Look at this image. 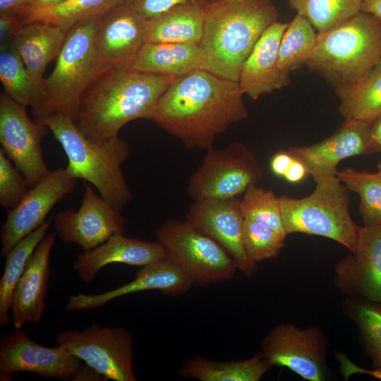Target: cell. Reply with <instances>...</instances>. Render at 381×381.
<instances>
[{"label": "cell", "mask_w": 381, "mask_h": 381, "mask_svg": "<svg viewBox=\"0 0 381 381\" xmlns=\"http://www.w3.org/2000/svg\"><path fill=\"white\" fill-rule=\"evenodd\" d=\"M377 174L381 177V162L378 164Z\"/></svg>", "instance_id": "c3c4849f"}, {"label": "cell", "mask_w": 381, "mask_h": 381, "mask_svg": "<svg viewBox=\"0 0 381 381\" xmlns=\"http://www.w3.org/2000/svg\"><path fill=\"white\" fill-rule=\"evenodd\" d=\"M294 159L289 151L275 153L270 160L272 171L277 176L284 177Z\"/></svg>", "instance_id": "60d3db41"}, {"label": "cell", "mask_w": 381, "mask_h": 381, "mask_svg": "<svg viewBox=\"0 0 381 381\" xmlns=\"http://www.w3.org/2000/svg\"><path fill=\"white\" fill-rule=\"evenodd\" d=\"M336 176L359 195V214L364 225L381 224V177L377 173L347 168Z\"/></svg>", "instance_id": "836d02e7"}, {"label": "cell", "mask_w": 381, "mask_h": 381, "mask_svg": "<svg viewBox=\"0 0 381 381\" xmlns=\"http://www.w3.org/2000/svg\"><path fill=\"white\" fill-rule=\"evenodd\" d=\"M208 2H212V1H217V0H207Z\"/></svg>", "instance_id": "681fc988"}, {"label": "cell", "mask_w": 381, "mask_h": 381, "mask_svg": "<svg viewBox=\"0 0 381 381\" xmlns=\"http://www.w3.org/2000/svg\"><path fill=\"white\" fill-rule=\"evenodd\" d=\"M243 96L238 82L197 69L174 79L152 120L187 149L207 150L218 135L248 117Z\"/></svg>", "instance_id": "6da1fadb"}, {"label": "cell", "mask_w": 381, "mask_h": 381, "mask_svg": "<svg viewBox=\"0 0 381 381\" xmlns=\"http://www.w3.org/2000/svg\"><path fill=\"white\" fill-rule=\"evenodd\" d=\"M240 200V208L244 219L267 226L287 236L282 222L279 197L272 190L250 185Z\"/></svg>", "instance_id": "d590c367"}, {"label": "cell", "mask_w": 381, "mask_h": 381, "mask_svg": "<svg viewBox=\"0 0 381 381\" xmlns=\"http://www.w3.org/2000/svg\"><path fill=\"white\" fill-rule=\"evenodd\" d=\"M242 238L248 257L257 263L277 256L284 246L286 236L267 226L244 219Z\"/></svg>", "instance_id": "8d00e7d4"}, {"label": "cell", "mask_w": 381, "mask_h": 381, "mask_svg": "<svg viewBox=\"0 0 381 381\" xmlns=\"http://www.w3.org/2000/svg\"><path fill=\"white\" fill-rule=\"evenodd\" d=\"M102 17L81 20L67 32L52 73L44 79L35 119L63 114L73 120L83 93L92 81L94 44Z\"/></svg>", "instance_id": "8992f818"}, {"label": "cell", "mask_w": 381, "mask_h": 381, "mask_svg": "<svg viewBox=\"0 0 381 381\" xmlns=\"http://www.w3.org/2000/svg\"><path fill=\"white\" fill-rule=\"evenodd\" d=\"M380 60V19L361 11L337 27L318 33L306 65L337 89L361 80Z\"/></svg>", "instance_id": "5b68a950"}, {"label": "cell", "mask_w": 381, "mask_h": 381, "mask_svg": "<svg viewBox=\"0 0 381 381\" xmlns=\"http://www.w3.org/2000/svg\"><path fill=\"white\" fill-rule=\"evenodd\" d=\"M261 345V352L272 366L288 368L310 381L326 378L327 341L320 328L301 329L280 323L265 335Z\"/></svg>", "instance_id": "7c38bea8"}, {"label": "cell", "mask_w": 381, "mask_h": 381, "mask_svg": "<svg viewBox=\"0 0 381 381\" xmlns=\"http://www.w3.org/2000/svg\"><path fill=\"white\" fill-rule=\"evenodd\" d=\"M66 32L40 22L26 23L11 42L34 81L42 87L47 65L57 57Z\"/></svg>", "instance_id": "d4e9b609"}, {"label": "cell", "mask_w": 381, "mask_h": 381, "mask_svg": "<svg viewBox=\"0 0 381 381\" xmlns=\"http://www.w3.org/2000/svg\"><path fill=\"white\" fill-rule=\"evenodd\" d=\"M361 11L381 19V0H363Z\"/></svg>", "instance_id": "bcb514c9"}, {"label": "cell", "mask_w": 381, "mask_h": 381, "mask_svg": "<svg viewBox=\"0 0 381 381\" xmlns=\"http://www.w3.org/2000/svg\"><path fill=\"white\" fill-rule=\"evenodd\" d=\"M128 67L136 71L177 77L197 69L205 70L198 44L145 42Z\"/></svg>", "instance_id": "cb8c5ba5"}, {"label": "cell", "mask_w": 381, "mask_h": 381, "mask_svg": "<svg viewBox=\"0 0 381 381\" xmlns=\"http://www.w3.org/2000/svg\"><path fill=\"white\" fill-rule=\"evenodd\" d=\"M318 33L327 32L361 11L363 0H287Z\"/></svg>", "instance_id": "d6a6232c"}, {"label": "cell", "mask_w": 381, "mask_h": 381, "mask_svg": "<svg viewBox=\"0 0 381 381\" xmlns=\"http://www.w3.org/2000/svg\"><path fill=\"white\" fill-rule=\"evenodd\" d=\"M54 229L60 239L83 250L93 249L113 235L124 232L125 219L90 185H86L78 210H64L54 217Z\"/></svg>", "instance_id": "2e32d148"}, {"label": "cell", "mask_w": 381, "mask_h": 381, "mask_svg": "<svg viewBox=\"0 0 381 381\" xmlns=\"http://www.w3.org/2000/svg\"><path fill=\"white\" fill-rule=\"evenodd\" d=\"M50 221L46 220L37 229L18 242L6 255L4 274L0 281V326L10 322L12 298L18 282L37 245L47 235Z\"/></svg>", "instance_id": "f546056e"}, {"label": "cell", "mask_w": 381, "mask_h": 381, "mask_svg": "<svg viewBox=\"0 0 381 381\" xmlns=\"http://www.w3.org/2000/svg\"><path fill=\"white\" fill-rule=\"evenodd\" d=\"M370 136L375 152H381V116L371 123Z\"/></svg>", "instance_id": "f6af8a7d"}, {"label": "cell", "mask_w": 381, "mask_h": 381, "mask_svg": "<svg viewBox=\"0 0 381 381\" xmlns=\"http://www.w3.org/2000/svg\"><path fill=\"white\" fill-rule=\"evenodd\" d=\"M193 285L188 274L177 264L165 258L142 267L135 278L114 289L96 294H78L70 296L66 311L90 310L127 294L147 290H159L171 296L187 292Z\"/></svg>", "instance_id": "ffe728a7"}, {"label": "cell", "mask_w": 381, "mask_h": 381, "mask_svg": "<svg viewBox=\"0 0 381 381\" xmlns=\"http://www.w3.org/2000/svg\"><path fill=\"white\" fill-rule=\"evenodd\" d=\"M262 176L253 152L235 142L224 148L207 150L190 178L188 192L194 201L236 198L250 185L260 183Z\"/></svg>", "instance_id": "9c48e42d"}, {"label": "cell", "mask_w": 381, "mask_h": 381, "mask_svg": "<svg viewBox=\"0 0 381 381\" xmlns=\"http://www.w3.org/2000/svg\"><path fill=\"white\" fill-rule=\"evenodd\" d=\"M315 183V190L304 198L279 197L286 235L303 233L325 237L352 252L361 226L351 216L348 188L337 176Z\"/></svg>", "instance_id": "52a82bcc"}, {"label": "cell", "mask_w": 381, "mask_h": 381, "mask_svg": "<svg viewBox=\"0 0 381 381\" xmlns=\"http://www.w3.org/2000/svg\"><path fill=\"white\" fill-rule=\"evenodd\" d=\"M336 92L340 99L339 110L344 121L372 123L381 116V60L361 80L337 88Z\"/></svg>", "instance_id": "f1b7e54d"}, {"label": "cell", "mask_w": 381, "mask_h": 381, "mask_svg": "<svg viewBox=\"0 0 381 381\" xmlns=\"http://www.w3.org/2000/svg\"><path fill=\"white\" fill-rule=\"evenodd\" d=\"M32 2V0H0V14L11 13L22 16L23 13L31 6Z\"/></svg>", "instance_id": "b9f144b4"}, {"label": "cell", "mask_w": 381, "mask_h": 381, "mask_svg": "<svg viewBox=\"0 0 381 381\" xmlns=\"http://www.w3.org/2000/svg\"><path fill=\"white\" fill-rule=\"evenodd\" d=\"M318 33L311 23L297 14L288 24L282 37L278 66L289 73L307 64L317 42Z\"/></svg>", "instance_id": "1f68e13d"}, {"label": "cell", "mask_w": 381, "mask_h": 381, "mask_svg": "<svg viewBox=\"0 0 381 381\" xmlns=\"http://www.w3.org/2000/svg\"><path fill=\"white\" fill-rule=\"evenodd\" d=\"M146 21L130 3L102 17L95 39L92 80L130 65L145 42Z\"/></svg>", "instance_id": "9a60e30c"}, {"label": "cell", "mask_w": 381, "mask_h": 381, "mask_svg": "<svg viewBox=\"0 0 381 381\" xmlns=\"http://www.w3.org/2000/svg\"><path fill=\"white\" fill-rule=\"evenodd\" d=\"M370 125L361 121H344L331 136L315 144L292 147L288 151L302 162L315 182L336 176L339 163L349 157L375 152Z\"/></svg>", "instance_id": "ac0fdd59"}, {"label": "cell", "mask_w": 381, "mask_h": 381, "mask_svg": "<svg viewBox=\"0 0 381 381\" xmlns=\"http://www.w3.org/2000/svg\"><path fill=\"white\" fill-rule=\"evenodd\" d=\"M186 221L218 243L232 258L237 269L250 277L257 263L248 257L243 243L244 217L236 198L194 201Z\"/></svg>", "instance_id": "e0dca14e"}, {"label": "cell", "mask_w": 381, "mask_h": 381, "mask_svg": "<svg viewBox=\"0 0 381 381\" xmlns=\"http://www.w3.org/2000/svg\"><path fill=\"white\" fill-rule=\"evenodd\" d=\"M307 174L308 172L305 164L294 157L283 178L289 183H296L302 181Z\"/></svg>", "instance_id": "7bdbcfd3"}, {"label": "cell", "mask_w": 381, "mask_h": 381, "mask_svg": "<svg viewBox=\"0 0 381 381\" xmlns=\"http://www.w3.org/2000/svg\"><path fill=\"white\" fill-rule=\"evenodd\" d=\"M30 186L23 173L0 149V204L7 211L15 207Z\"/></svg>", "instance_id": "74e56055"}, {"label": "cell", "mask_w": 381, "mask_h": 381, "mask_svg": "<svg viewBox=\"0 0 381 381\" xmlns=\"http://www.w3.org/2000/svg\"><path fill=\"white\" fill-rule=\"evenodd\" d=\"M78 179L67 168L50 171L31 187L22 200L7 211L1 231V253L6 254L47 219L52 208L74 190Z\"/></svg>", "instance_id": "5bb4252c"}, {"label": "cell", "mask_w": 381, "mask_h": 381, "mask_svg": "<svg viewBox=\"0 0 381 381\" xmlns=\"http://www.w3.org/2000/svg\"><path fill=\"white\" fill-rule=\"evenodd\" d=\"M165 258V250L157 241L149 242L118 233L99 246L80 253L73 268L83 281L90 283L109 264L143 267Z\"/></svg>", "instance_id": "7402d4cb"}, {"label": "cell", "mask_w": 381, "mask_h": 381, "mask_svg": "<svg viewBox=\"0 0 381 381\" xmlns=\"http://www.w3.org/2000/svg\"><path fill=\"white\" fill-rule=\"evenodd\" d=\"M199 46L205 71L238 81L243 63L278 12L271 0H217L204 5Z\"/></svg>", "instance_id": "3957f363"}, {"label": "cell", "mask_w": 381, "mask_h": 381, "mask_svg": "<svg viewBox=\"0 0 381 381\" xmlns=\"http://www.w3.org/2000/svg\"><path fill=\"white\" fill-rule=\"evenodd\" d=\"M25 25L24 20L20 15L0 14L1 44L11 42Z\"/></svg>", "instance_id": "ab89813d"}, {"label": "cell", "mask_w": 381, "mask_h": 381, "mask_svg": "<svg viewBox=\"0 0 381 381\" xmlns=\"http://www.w3.org/2000/svg\"><path fill=\"white\" fill-rule=\"evenodd\" d=\"M54 242V234L44 236L30 256L16 285L11 304L12 320L16 329L27 322H38L44 314L49 256Z\"/></svg>", "instance_id": "603a6c76"}, {"label": "cell", "mask_w": 381, "mask_h": 381, "mask_svg": "<svg viewBox=\"0 0 381 381\" xmlns=\"http://www.w3.org/2000/svg\"><path fill=\"white\" fill-rule=\"evenodd\" d=\"M56 342L107 380H138L134 371L133 337L123 327L102 326L95 322L83 331L59 332Z\"/></svg>", "instance_id": "30bf717a"}, {"label": "cell", "mask_w": 381, "mask_h": 381, "mask_svg": "<svg viewBox=\"0 0 381 381\" xmlns=\"http://www.w3.org/2000/svg\"><path fill=\"white\" fill-rule=\"evenodd\" d=\"M82 367L80 359L65 348L44 346L17 328L0 342V378L11 380L18 372H30L45 378L73 380Z\"/></svg>", "instance_id": "4fadbf2b"}, {"label": "cell", "mask_w": 381, "mask_h": 381, "mask_svg": "<svg viewBox=\"0 0 381 381\" xmlns=\"http://www.w3.org/2000/svg\"><path fill=\"white\" fill-rule=\"evenodd\" d=\"M289 23L276 21L260 36L241 70V92L252 99L287 86L289 73L278 66L279 48Z\"/></svg>", "instance_id": "44dd1931"}, {"label": "cell", "mask_w": 381, "mask_h": 381, "mask_svg": "<svg viewBox=\"0 0 381 381\" xmlns=\"http://www.w3.org/2000/svg\"><path fill=\"white\" fill-rule=\"evenodd\" d=\"M48 131L42 123L30 119L25 106L5 93L1 94V149L23 173L30 188L50 171L41 147L42 140Z\"/></svg>", "instance_id": "8fae6325"}, {"label": "cell", "mask_w": 381, "mask_h": 381, "mask_svg": "<svg viewBox=\"0 0 381 381\" xmlns=\"http://www.w3.org/2000/svg\"><path fill=\"white\" fill-rule=\"evenodd\" d=\"M351 253L335 266L336 286L381 303V224L361 226Z\"/></svg>", "instance_id": "d6986e66"}, {"label": "cell", "mask_w": 381, "mask_h": 381, "mask_svg": "<svg viewBox=\"0 0 381 381\" xmlns=\"http://www.w3.org/2000/svg\"><path fill=\"white\" fill-rule=\"evenodd\" d=\"M156 236L167 258L188 274L193 285L225 282L238 270L232 258L218 243L186 220H167L157 229Z\"/></svg>", "instance_id": "ba28073f"}, {"label": "cell", "mask_w": 381, "mask_h": 381, "mask_svg": "<svg viewBox=\"0 0 381 381\" xmlns=\"http://www.w3.org/2000/svg\"><path fill=\"white\" fill-rule=\"evenodd\" d=\"M107 380V379L104 375L96 371L92 368L86 365L85 366L82 365L73 381H104Z\"/></svg>", "instance_id": "ee69618b"}, {"label": "cell", "mask_w": 381, "mask_h": 381, "mask_svg": "<svg viewBox=\"0 0 381 381\" xmlns=\"http://www.w3.org/2000/svg\"><path fill=\"white\" fill-rule=\"evenodd\" d=\"M191 1L208 2L207 0H131L130 4L145 19L150 20L177 5Z\"/></svg>", "instance_id": "f35d334b"}, {"label": "cell", "mask_w": 381, "mask_h": 381, "mask_svg": "<svg viewBox=\"0 0 381 381\" xmlns=\"http://www.w3.org/2000/svg\"><path fill=\"white\" fill-rule=\"evenodd\" d=\"M66 0H32L30 7L42 8L56 6L65 1Z\"/></svg>", "instance_id": "7dc6e473"}, {"label": "cell", "mask_w": 381, "mask_h": 381, "mask_svg": "<svg viewBox=\"0 0 381 381\" xmlns=\"http://www.w3.org/2000/svg\"><path fill=\"white\" fill-rule=\"evenodd\" d=\"M271 367L261 351L245 360L224 362L195 355L183 363L178 373L200 381H259Z\"/></svg>", "instance_id": "4316f807"}, {"label": "cell", "mask_w": 381, "mask_h": 381, "mask_svg": "<svg viewBox=\"0 0 381 381\" xmlns=\"http://www.w3.org/2000/svg\"><path fill=\"white\" fill-rule=\"evenodd\" d=\"M131 0H66L48 7H29L23 13L25 23L35 22L54 25L67 32L77 23L102 17L114 8Z\"/></svg>", "instance_id": "83f0119b"}, {"label": "cell", "mask_w": 381, "mask_h": 381, "mask_svg": "<svg viewBox=\"0 0 381 381\" xmlns=\"http://www.w3.org/2000/svg\"><path fill=\"white\" fill-rule=\"evenodd\" d=\"M348 307L359 329L365 354L373 368H381V303L356 296Z\"/></svg>", "instance_id": "e575fe53"}, {"label": "cell", "mask_w": 381, "mask_h": 381, "mask_svg": "<svg viewBox=\"0 0 381 381\" xmlns=\"http://www.w3.org/2000/svg\"><path fill=\"white\" fill-rule=\"evenodd\" d=\"M191 1L146 21L145 42L200 44L204 30V5Z\"/></svg>", "instance_id": "484cf974"}, {"label": "cell", "mask_w": 381, "mask_h": 381, "mask_svg": "<svg viewBox=\"0 0 381 381\" xmlns=\"http://www.w3.org/2000/svg\"><path fill=\"white\" fill-rule=\"evenodd\" d=\"M35 120L44 124L61 144L68 158L69 172L93 186L107 202L121 211L132 198L122 170L131 153L128 143L119 135L92 140L72 118L63 114Z\"/></svg>", "instance_id": "277c9868"}, {"label": "cell", "mask_w": 381, "mask_h": 381, "mask_svg": "<svg viewBox=\"0 0 381 381\" xmlns=\"http://www.w3.org/2000/svg\"><path fill=\"white\" fill-rule=\"evenodd\" d=\"M176 77L122 67L95 78L81 97L74 121L88 138L102 141L138 119H152L157 104Z\"/></svg>", "instance_id": "7a4b0ae2"}, {"label": "cell", "mask_w": 381, "mask_h": 381, "mask_svg": "<svg viewBox=\"0 0 381 381\" xmlns=\"http://www.w3.org/2000/svg\"><path fill=\"white\" fill-rule=\"evenodd\" d=\"M0 80L4 93L16 102L33 109L41 102L42 87L32 78L11 42L1 44Z\"/></svg>", "instance_id": "4dcf8cb0"}]
</instances>
